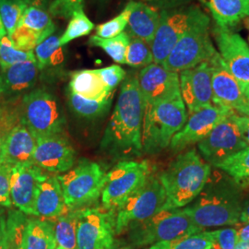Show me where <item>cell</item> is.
I'll list each match as a JSON object with an SVG mask.
<instances>
[{"mask_svg":"<svg viewBox=\"0 0 249 249\" xmlns=\"http://www.w3.org/2000/svg\"><path fill=\"white\" fill-rule=\"evenodd\" d=\"M184 208L190 220L204 230L240 223L242 202L237 188L229 181H213L210 177L203 190Z\"/></svg>","mask_w":249,"mask_h":249,"instance_id":"cell-2","label":"cell"},{"mask_svg":"<svg viewBox=\"0 0 249 249\" xmlns=\"http://www.w3.org/2000/svg\"><path fill=\"white\" fill-rule=\"evenodd\" d=\"M53 224L57 247L64 249H77L78 211H70L64 215L49 220Z\"/></svg>","mask_w":249,"mask_h":249,"instance_id":"cell-28","label":"cell"},{"mask_svg":"<svg viewBox=\"0 0 249 249\" xmlns=\"http://www.w3.org/2000/svg\"><path fill=\"white\" fill-rule=\"evenodd\" d=\"M210 21L206 20L188 31L174 46L161 66L178 73L201 63L210 62L218 53L209 33Z\"/></svg>","mask_w":249,"mask_h":249,"instance_id":"cell-11","label":"cell"},{"mask_svg":"<svg viewBox=\"0 0 249 249\" xmlns=\"http://www.w3.org/2000/svg\"><path fill=\"white\" fill-rule=\"evenodd\" d=\"M129 9L125 6L124 10L116 18H112L107 22L96 27V35L100 38L109 39L120 35L124 32L127 25Z\"/></svg>","mask_w":249,"mask_h":249,"instance_id":"cell-42","label":"cell"},{"mask_svg":"<svg viewBox=\"0 0 249 249\" xmlns=\"http://www.w3.org/2000/svg\"><path fill=\"white\" fill-rule=\"evenodd\" d=\"M110 249H134L129 244L124 241L116 240Z\"/></svg>","mask_w":249,"mask_h":249,"instance_id":"cell-53","label":"cell"},{"mask_svg":"<svg viewBox=\"0 0 249 249\" xmlns=\"http://www.w3.org/2000/svg\"><path fill=\"white\" fill-rule=\"evenodd\" d=\"M18 26H24L39 34L45 40L49 36H52L55 26L50 14L45 9L36 7L28 6L20 18Z\"/></svg>","mask_w":249,"mask_h":249,"instance_id":"cell-31","label":"cell"},{"mask_svg":"<svg viewBox=\"0 0 249 249\" xmlns=\"http://www.w3.org/2000/svg\"><path fill=\"white\" fill-rule=\"evenodd\" d=\"M234 114L223 119L197 143L198 150L210 165L217 166L226 158L249 147L233 119Z\"/></svg>","mask_w":249,"mask_h":249,"instance_id":"cell-13","label":"cell"},{"mask_svg":"<svg viewBox=\"0 0 249 249\" xmlns=\"http://www.w3.org/2000/svg\"><path fill=\"white\" fill-rule=\"evenodd\" d=\"M21 120L36 140L63 134L66 120L57 101L46 89L30 90L21 97Z\"/></svg>","mask_w":249,"mask_h":249,"instance_id":"cell-8","label":"cell"},{"mask_svg":"<svg viewBox=\"0 0 249 249\" xmlns=\"http://www.w3.org/2000/svg\"><path fill=\"white\" fill-rule=\"evenodd\" d=\"M180 92L189 115L213 106L212 67L203 62L195 68L180 72Z\"/></svg>","mask_w":249,"mask_h":249,"instance_id":"cell-18","label":"cell"},{"mask_svg":"<svg viewBox=\"0 0 249 249\" xmlns=\"http://www.w3.org/2000/svg\"><path fill=\"white\" fill-rule=\"evenodd\" d=\"M144 106L138 76L126 77L114 113L102 139L101 148L115 155H141L142 152Z\"/></svg>","mask_w":249,"mask_h":249,"instance_id":"cell-1","label":"cell"},{"mask_svg":"<svg viewBox=\"0 0 249 249\" xmlns=\"http://www.w3.org/2000/svg\"><path fill=\"white\" fill-rule=\"evenodd\" d=\"M38 66L34 61L18 63L0 70L2 79V95L6 100L22 97L36 84Z\"/></svg>","mask_w":249,"mask_h":249,"instance_id":"cell-22","label":"cell"},{"mask_svg":"<svg viewBox=\"0 0 249 249\" xmlns=\"http://www.w3.org/2000/svg\"><path fill=\"white\" fill-rule=\"evenodd\" d=\"M20 100H6L0 104V151L12 128L21 120Z\"/></svg>","mask_w":249,"mask_h":249,"instance_id":"cell-35","label":"cell"},{"mask_svg":"<svg viewBox=\"0 0 249 249\" xmlns=\"http://www.w3.org/2000/svg\"><path fill=\"white\" fill-rule=\"evenodd\" d=\"M150 3L151 7L159 10L178 9L192 4L194 0H145Z\"/></svg>","mask_w":249,"mask_h":249,"instance_id":"cell-47","label":"cell"},{"mask_svg":"<svg viewBox=\"0 0 249 249\" xmlns=\"http://www.w3.org/2000/svg\"><path fill=\"white\" fill-rule=\"evenodd\" d=\"M93 29L94 24L85 15L83 9L77 10L73 13L65 33L59 38L60 46L63 47L75 39L88 36Z\"/></svg>","mask_w":249,"mask_h":249,"instance_id":"cell-37","label":"cell"},{"mask_svg":"<svg viewBox=\"0 0 249 249\" xmlns=\"http://www.w3.org/2000/svg\"><path fill=\"white\" fill-rule=\"evenodd\" d=\"M27 61L36 62V55L33 51L18 50L14 47L8 36L0 39V70Z\"/></svg>","mask_w":249,"mask_h":249,"instance_id":"cell-40","label":"cell"},{"mask_svg":"<svg viewBox=\"0 0 249 249\" xmlns=\"http://www.w3.org/2000/svg\"><path fill=\"white\" fill-rule=\"evenodd\" d=\"M53 224L43 218H27L24 249H56Z\"/></svg>","mask_w":249,"mask_h":249,"instance_id":"cell-27","label":"cell"},{"mask_svg":"<svg viewBox=\"0 0 249 249\" xmlns=\"http://www.w3.org/2000/svg\"><path fill=\"white\" fill-rule=\"evenodd\" d=\"M142 96L144 111L156 105L181 96L179 74L166 70L163 66L152 63L138 75Z\"/></svg>","mask_w":249,"mask_h":249,"instance_id":"cell-14","label":"cell"},{"mask_svg":"<svg viewBox=\"0 0 249 249\" xmlns=\"http://www.w3.org/2000/svg\"><path fill=\"white\" fill-rule=\"evenodd\" d=\"M48 176L34 163L12 166L10 199L20 213L34 216L36 196L40 184Z\"/></svg>","mask_w":249,"mask_h":249,"instance_id":"cell-20","label":"cell"},{"mask_svg":"<svg viewBox=\"0 0 249 249\" xmlns=\"http://www.w3.org/2000/svg\"><path fill=\"white\" fill-rule=\"evenodd\" d=\"M80 9H83V0H53L49 5V13L56 18H71Z\"/></svg>","mask_w":249,"mask_h":249,"instance_id":"cell-43","label":"cell"},{"mask_svg":"<svg viewBox=\"0 0 249 249\" xmlns=\"http://www.w3.org/2000/svg\"><path fill=\"white\" fill-rule=\"evenodd\" d=\"M2 95V79H1V75H0V98Z\"/></svg>","mask_w":249,"mask_h":249,"instance_id":"cell-56","label":"cell"},{"mask_svg":"<svg viewBox=\"0 0 249 249\" xmlns=\"http://www.w3.org/2000/svg\"><path fill=\"white\" fill-rule=\"evenodd\" d=\"M153 63L151 45L138 38L130 37L125 52V64L133 68L147 67Z\"/></svg>","mask_w":249,"mask_h":249,"instance_id":"cell-39","label":"cell"},{"mask_svg":"<svg viewBox=\"0 0 249 249\" xmlns=\"http://www.w3.org/2000/svg\"><path fill=\"white\" fill-rule=\"evenodd\" d=\"M28 6L36 7V8H43L48 3H50L51 0H23Z\"/></svg>","mask_w":249,"mask_h":249,"instance_id":"cell-51","label":"cell"},{"mask_svg":"<svg viewBox=\"0 0 249 249\" xmlns=\"http://www.w3.org/2000/svg\"><path fill=\"white\" fill-rule=\"evenodd\" d=\"M214 240L211 231L186 234L175 239L156 243L147 249H211Z\"/></svg>","mask_w":249,"mask_h":249,"instance_id":"cell-29","label":"cell"},{"mask_svg":"<svg viewBox=\"0 0 249 249\" xmlns=\"http://www.w3.org/2000/svg\"><path fill=\"white\" fill-rule=\"evenodd\" d=\"M68 101L72 111L85 118H95L105 115L111 107L112 97L104 100H89L68 91Z\"/></svg>","mask_w":249,"mask_h":249,"instance_id":"cell-30","label":"cell"},{"mask_svg":"<svg viewBox=\"0 0 249 249\" xmlns=\"http://www.w3.org/2000/svg\"><path fill=\"white\" fill-rule=\"evenodd\" d=\"M9 38L15 48L26 52L33 51L37 45L45 41L39 34L24 26H18Z\"/></svg>","mask_w":249,"mask_h":249,"instance_id":"cell-41","label":"cell"},{"mask_svg":"<svg viewBox=\"0 0 249 249\" xmlns=\"http://www.w3.org/2000/svg\"><path fill=\"white\" fill-rule=\"evenodd\" d=\"M234 249H249V242L238 241Z\"/></svg>","mask_w":249,"mask_h":249,"instance_id":"cell-54","label":"cell"},{"mask_svg":"<svg viewBox=\"0 0 249 249\" xmlns=\"http://www.w3.org/2000/svg\"><path fill=\"white\" fill-rule=\"evenodd\" d=\"M240 223H249V202L242 207Z\"/></svg>","mask_w":249,"mask_h":249,"instance_id":"cell-52","label":"cell"},{"mask_svg":"<svg viewBox=\"0 0 249 249\" xmlns=\"http://www.w3.org/2000/svg\"><path fill=\"white\" fill-rule=\"evenodd\" d=\"M27 215L19 211H10L7 217L8 249H24Z\"/></svg>","mask_w":249,"mask_h":249,"instance_id":"cell-38","label":"cell"},{"mask_svg":"<svg viewBox=\"0 0 249 249\" xmlns=\"http://www.w3.org/2000/svg\"><path fill=\"white\" fill-rule=\"evenodd\" d=\"M126 7L129 9L126 33L151 45L160 22L159 9L136 1H130Z\"/></svg>","mask_w":249,"mask_h":249,"instance_id":"cell-24","label":"cell"},{"mask_svg":"<svg viewBox=\"0 0 249 249\" xmlns=\"http://www.w3.org/2000/svg\"><path fill=\"white\" fill-rule=\"evenodd\" d=\"M187 120L182 96L156 105L143 113L142 151L157 153L167 148Z\"/></svg>","mask_w":249,"mask_h":249,"instance_id":"cell-4","label":"cell"},{"mask_svg":"<svg viewBox=\"0 0 249 249\" xmlns=\"http://www.w3.org/2000/svg\"><path fill=\"white\" fill-rule=\"evenodd\" d=\"M6 35H7V32H6V29H5V27L3 25L2 19H1V17H0V39L3 38L4 36H6Z\"/></svg>","mask_w":249,"mask_h":249,"instance_id":"cell-55","label":"cell"},{"mask_svg":"<svg viewBox=\"0 0 249 249\" xmlns=\"http://www.w3.org/2000/svg\"><path fill=\"white\" fill-rule=\"evenodd\" d=\"M238 185H249V147L226 158L217 166Z\"/></svg>","mask_w":249,"mask_h":249,"instance_id":"cell-32","label":"cell"},{"mask_svg":"<svg viewBox=\"0 0 249 249\" xmlns=\"http://www.w3.org/2000/svg\"><path fill=\"white\" fill-rule=\"evenodd\" d=\"M35 55L39 71L60 65L64 61V53L59 44V38L56 36L46 38L36 46Z\"/></svg>","mask_w":249,"mask_h":249,"instance_id":"cell-33","label":"cell"},{"mask_svg":"<svg viewBox=\"0 0 249 249\" xmlns=\"http://www.w3.org/2000/svg\"><path fill=\"white\" fill-rule=\"evenodd\" d=\"M214 245L217 246L219 249H234L237 242V231L234 227L223 228L215 231H211Z\"/></svg>","mask_w":249,"mask_h":249,"instance_id":"cell-45","label":"cell"},{"mask_svg":"<svg viewBox=\"0 0 249 249\" xmlns=\"http://www.w3.org/2000/svg\"><path fill=\"white\" fill-rule=\"evenodd\" d=\"M209 19V16L195 4L161 10L159 26L151 45L153 63L161 65L188 31Z\"/></svg>","mask_w":249,"mask_h":249,"instance_id":"cell-6","label":"cell"},{"mask_svg":"<svg viewBox=\"0 0 249 249\" xmlns=\"http://www.w3.org/2000/svg\"><path fill=\"white\" fill-rule=\"evenodd\" d=\"M233 119L240 130L241 135L244 141L249 147V116H240L238 114H234Z\"/></svg>","mask_w":249,"mask_h":249,"instance_id":"cell-48","label":"cell"},{"mask_svg":"<svg viewBox=\"0 0 249 249\" xmlns=\"http://www.w3.org/2000/svg\"><path fill=\"white\" fill-rule=\"evenodd\" d=\"M151 175L147 160H122L107 174L102 191L103 208L116 212L145 185Z\"/></svg>","mask_w":249,"mask_h":249,"instance_id":"cell-9","label":"cell"},{"mask_svg":"<svg viewBox=\"0 0 249 249\" xmlns=\"http://www.w3.org/2000/svg\"><path fill=\"white\" fill-rule=\"evenodd\" d=\"M204 231L196 226L183 209H163L125 231L128 244L132 248L151 247L186 234Z\"/></svg>","mask_w":249,"mask_h":249,"instance_id":"cell-5","label":"cell"},{"mask_svg":"<svg viewBox=\"0 0 249 249\" xmlns=\"http://www.w3.org/2000/svg\"><path fill=\"white\" fill-rule=\"evenodd\" d=\"M211 249H219V248H218L217 246H215V245H214L213 247Z\"/></svg>","mask_w":249,"mask_h":249,"instance_id":"cell-57","label":"cell"},{"mask_svg":"<svg viewBox=\"0 0 249 249\" xmlns=\"http://www.w3.org/2000/svg\"><path fill=\"white\" fill-rule=\"evenodd\" d=\"M234 113L229 108L213 105L190 114L182 129L173 137L169 145L171 150L178 152L199 142L221 121Z\"/></svg>","mask_w":249,"mask_h":249,"instance_id":"cell-16","label":"cell"},{"mask_svg":"<svg viewBox=\"0 0 249 249\" xmlns=\"http://www.w3.org/2000/svg\"><path fill=\"white\" fill-rule=\"evenodd\" d=\"M12 166L0 163V206L9 208L12 206L10 199V180Z\"/></svg>","mask_w":249,"mask_h":249,"instance_id":"cell-46","label":"cell"},{"mask_svg":"<svg viewBox=\"0 0 249 249\" xmlns=\"http://www.w3.org/2000/svg\"><path fill=\"white\" fill-rule=\"evenodd\" d=\"M57 178L66 205L71 211H76L98 199L106 184L107 174L97 162L82 160Z\"/></svg>","mask_w":249,"mask_h":249,"instance_id":"cell-7","label":"cell"},{"mask_svg":"<svg viewBox=\"0 0 249 249\" xmlns=\"http://www.w3.org/2000/svg\"><path fill=\"white\" fill-rule=\"evenodd\" d=\"M166 194L159 178L150 176L147 182L116 212V235L165 208Z\"/></svg>","mask_w":249,"mask_h":249,"instance_id":"cell-10","label":"cell"},{"mask_svg":"<svg viewBox=\"0 0 249 249\" xmlns=\"http://www.w3.org/2000/svg\"><path fill=\"white\" fill-rule=\"evenodd\" d=\"M77 211V249H111L116 241V212L105 208Z\"/></svg>","mask_w":249,"mask_h":249,"instance_id":"cell-12","label":"cell"},{"mask_svg":"<svg viewBox=\"0 0 249 249\" xmlns=\"http://www.w3.org/2000/svg\"><path fill=\"white\" fill-rule=\"evenodd\" d=\"M36 139L22 120L7 136L0 151V163L10 166L33 163Z\"/></svg>","mask_w":249,"mask_h":249,"instance_id":"cell-21","label":"cell"},{"mask_svg":"<svg viewBox=\"0 0 249 249\" xmlns=\"http://www.w3.org/2000/svg\"><path fill=\"white\" fill-rule=\"evenodd\" d=\"M69 90L89 100L111 98L113 94L100 78L97 70H83L72 73Z\"/></svg>","mask_w":249,"mask_h":249,"instance_id":"cell-26","label":"cell"},{"mask_svg":"<svg viewBox=\"0 0 249 249\" xmlns=\"http://www.w3.org/2000/svg\"><path fill=\"white\" fill-rule=\"evenodd\" d=\"M56 249H62V248H59V247H57V248H56Z\"/></svg>","mask_w":249,"mask_h":249,"instance_id":"cell-58","label":"cell"},{"mask_svg":"<svg viewBox=\"0 0 249 249\" xmlns=\"http://www.w3.org/2000/svg\"><path fill=\"white\" fill-rule=\"evenodd\" d=\"M210 64L212 67L213 104L229 108L242 116H249V100L239 83L227 71L220 53H217Z\"/></svg>","mask_w":249,"mask_h":249,"instance_id":"cell-17","label":"cell"},{"mask_svg":"<svg viewBox=\"0 0 249 249\" xmlns=\"http://www.w3.org/2000/svg\"><path fill=\"white\" fill-rule=\"evenodd\" d=\"M211 175V165L196 150L178 155L158 177L166 194L164 209H180L191 203L203 190Z\"/></svg>","mask_w":249,"mask_h":249,"instance_id":"cell-3","label":"cell"},{"mask_svg":"<svg viewBox=\"0 0 249 249\" xmlns=\"http://www.w3.org/2000/svg\"><path fill=\"white\" fill-rule=\"evenodd\" d=\"M28 5L23 0H0V17L7 35L10 36L18 27Z\"/></svg>","mask_w":249,"mask_h":249,"instance_id":"cell-36","label":"cell"},{"mask_svg":"<svg viewBox=\"0 0 249 249\" xmlns=\"http://www.w3.org/2000/svg\"><path fill=\"white\" fill-rule=\"evenodd\" d=\"M76 162V151L62 134L36 140L33 163L48 173H66Z\"/></svg>","mask_w":249,"mask_h":249,"instance_id":"cell-19","label":"cell"},{"mask_svg":"<svg viewBox=\"0 0 249 249\" xmlns=\"http://www.w3.org/2000/svg\"><path fill=\"white\" fill-rule=\"evenodd\" d=\"M70 211L65 202L57 176L48 175L39 186L34 217L50 220L64 215Z\"/></svg>","mask_w":249,"mask_h":249,"instance_id":"cell-23","label":"cell"},{"mask_svg":"<svg viewBox=\"0 0 249 249\" xmlns=\"http://www.w3.org/2000/svg\"><path fill=\"white\" fill-rule=\"evenodd\" d=\"M100 78L105 83L106 87L111 92L125 79L126 73L124 70L118 65H111L107 68L97 70Z\"/></svg>","mask_w":249,"mask_h":249,"instance_id":"cell-44","label":"cell"},{"mask_svg":"<svg viewBox=\"0 0 249 249\" xmlns=\"http://www.w3.org/2000/svg\"><path fill=\"white\" fill-rule=\"evenodd\" d=\"M129 42L130 36L126 32H123L109 39H103L97 36H90L89 45L102 48L116 63L125 64V52Z\"/></svg>","mask_w":249,"mask_h":249,"instance_id":"cell-34","label":"cell"},{"mask_svg":"<svg viewBox=\"0 0 249 249\" xmlns=\"http://www.w3.org/2000/svg\"><path fill=\"white\" fill-rule=\"evenodd\" d=\"M210 10L217 27L230 30L249 17V0H201Z\"/></svg>","mask_w":249,"mask_h":249,"instance_id":"cell-25","label":"cell"},{"mask_svg":"<svg viewBox=\"0 0 249 249\" xmlns=\"http://www.w3.org/2000/svg\"><path fill=\"white\" fill-rule=\"evenodd\" d=\"M238 241L249 242V223H239L235 225Z\"/></svg>","mask_w":249,"mask_h":249,"instance_id":"cell-50","label":"cell"},{"mask_svg":"<svg viewBox=\"0 0 249 249\" xmlns=\"http://www.w3.org/2000/svg\"><path fill=\"white\" fill-rule=\"evenodd\" d=\"M215 38L223 63L239 83L249 102V46L239 35L230 30L215 29Z\"/></svg>","mask_w":249,"mask_h":249,"instance_id":"cell-15","label":"cell"},{"mask_svg":"<svg viewBox=\"0 0 249 249\" xmlns=\"http://www.w3.org/2000/svg\"><path fill=\"white\" fill-rule=\"evenodd\" d=\"M0 249H8L7 217L0 214Z\"/></svg>","mask_w":249,"mask_h":249,"instance_id":"cell-49","label":"cell"}]
</instances>
